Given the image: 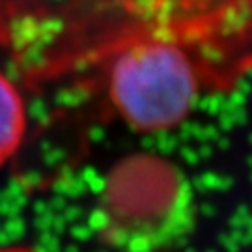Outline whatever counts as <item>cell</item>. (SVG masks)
I'll use <instances>...</instances> for the list:
<instances>
[{
    "instance_id": "6da1fadb",
    "label": "cell",
    "mask_w": 252,
    "mask_h": 252,
    "mask_svg": "<svg viewBox=\"0 0 252 252\" xmlns=\"http://www.w3.org/2000/svg\"><path fill=\"white\" fill-rule=\"evenodd\" d=\"M239 9L230 15H194L170 23L168 30H138L112 49L107 63V94L116 116L138 133H161L178 127L222 75L226 56L215 47L243 45ZM245 47V45H243Z\"/></svg>"
},
{
    "instance_id": "7a4b0ae2",
    "label": "cell",
    "mask_w": 252,
    "mask_h": 252,
    "mask_svg": "<svg viewBox=\"0 0 252 252\" xmlns=\"http://www.w3.org/2000/svg\"><path fill=\"white\" fill-rule=\"evenodd\" d=\"M103 194L101 232L120 252H166L187 241L196 224L189 181L159 157L118 164Z\"/></svg>"
},
{
    "instance_id": "3957f363",
    "label": "cell",
    "mask_w": 252,
    "mask_h": 252,
    "mask_svg": "<svg viewBox=\"0 0 252 252\" xmlns=\"http://www.w3.org/2000/svg\"><path fill=\"white\" fill-rule=\"evenodd\" d=\"M27 126L25 97L17 84L0 69V168L19 152Z\"/></svg>"
},
{
    "instance_id": "277c9868",
    "label": "cell",
    "mask_w": 252,
    "mask_h": 252,
    "mask_svg": "<svg viewBox=\"0 0 252 252\" xmlns=\"http://www.w3.org/2000/svg\"><path fill=\"white\" fill-rule=\"evenodd\" d=\"M0 252H34V251L25 249V247H4V249H0Z\"/></svg>"
}]
</instances>
